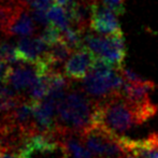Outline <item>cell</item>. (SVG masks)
<instances>
[{
	"label": "cell",
	"mask_w": 158,
	"mask_h": 158,
	"mask_svg": "<svg viewBox=\"0 0 158 158\" xmlns=\"http://www.w3.org/2000/svg\"><path fill=\"white\" fill-rule=\"evenodd\" d=\"M96 56L86 46L71 54L64 64V73L71 80H83L89 73Z\"/></svg>",
	"instance_id": "9c48e42d"
},
{
	"label": "cell",
	"mask_w": 158,
	"mask_h": 158,
	"mask_svg": "<svg viewBox=\"0 0 158 158\" xmlns=\"http://www.w3.org/2000/svg\"><path fill=\"white\" fill-rule=\"evenodd\" d=\"M0 60L8 64H22L17 56L16 46L6 41H0Z\"/></svg>",
	"instance_id": "e0dca14e"
},
{
	"label": "cell",
	"mask_w": 158,
	"mask_h": 158,
	"mask_svg": "<svg viewBox=\"0 0 158 158\" xmlns=\"http://www.w3.org/2000/svg\"><path fill=\"white\" fill-rule=\"evenodd\" d=\"M48 16L51 24L58 28L61 32L69 29L72 26L71 19L69 17V14L64 6H60L58 4H54L48 10Z\"/></svg>",
	"instance_id": "9a60e30c"
},
{
	"label": "cell",
	"mask_w": 158,
	"mask_h": 158,
	"mask_svg": "<svg viewBox=\"0 0 158 158\" xmlns=\"http://www.w3.org/2000/svg\"><path fill=\"white\" fill-rule=\"evenodd\" d=\"M97 102L82 89H70L57 106L55 133L73 132L81 135L95 125Z\"/></svg>",
	"instance_id": "7a4b0ae2"
},
{
	"label": "cell",
	"mask_w": 158,
	"mask_h": 158,
	"mask_svg": "<svg viewBox=\"0 0 158 158\" xmlns=\"http://www.w3.org/2000/svg\"><path fill=\"white\" fill-rule=\"evenodd\" d=\"M99 1L106 8L112 10L117 16L123 15L126 11L125 0H99Z\"/></svg>",
	"instance_id": "ac0fdd59"
},
{
	"label": "cell",
	"mask_w": 158,
	"mask_h": 158,
	"mask_svg": "<svg viewBox=\"0 0 158 158\" xmlns=\"http://www.w3.org/2000/svg\"><path fill=\"white\" fill-rule=\"evenodd\" d=\"M158 113V106L151 100L133 103L121 95L97 102L95 125L121 135L135 127L141 126Z\"/></svg>",
	"instance_id": "6da1fadb"
},
{
	"label": "cell",
	"mask_w": 158,
	"mask_h": 158,
	"mask_svg": "<svg viewBox=\"0 0 158 158\" xmlns=\"http://www.w3.org/2000/svg\"><path fill=\"white\" fill-rule=\"evenodd\" d=\"M11 131H12V129L6 125V122L3 119H0V135H8Z\"/></svg>",
	"instance_id": "603a6c76"
},
{
	"label": "cell",
	"mask_w": 158,
	"mask_h": 158,
	"mask_svg": "<svg viewBox=\"0 0 158 158\" xmlns=\"http://www.w3.org/2000/svg\"><path fill=\"white\" fill-rule=\"evenodd\" d=\"M84 46L96 57L104 59L115 68H124L127 50L123 31L106 35L87 33L84 35Z\"/></svg>",
	"instance_id": "3957f363"
},
{
	"label": "cell",
	"mask_w": 158,
	"mask_h": 158,
	"mask_svg": "<svg viewBox=\"0 0 158 158\" xmlns=\"http://www.w3.org/2000/svg\"><path fill=\"white\" fill-rule=\"evenodd\" d=\"M33 31H35V19L23 6L11 24L8 35L27 37Z\"/></svg>",
	"instance_id": "4fadbf2b"
},
{
	"label": "cell",
	"mask_w": 158,
	"mask_h": 158,
	"mask_svg": "<svg viewBox=\"0 0 158 158\" xmlns=\"http://www.w3.org/2000/svg\"><path fill=\"white\" fill-rule=\"evenodd\" d=\"M128 158H158V131L142 140H131L122 135Z\"/></svg>",
	"instance_id": "30bf717a"
},
{
	"label": "cell",
	"mask_w": 158,
	"mask_h": 158,
	"mask_svg": "<svg viewBox=\"0 0 158 158\" xmlns=\"http://www.w3.org/2000/svg\"><path fill=\"white\" fill-rule=\"evenodd\" d=\"M72 52L73 51L64 43L63 40L51 45L50 51H48V58H50L51 64H52L53 70L57 71V67L61 66L63 64H64V63L71 56Z\"/></svg>",
	"instance_id": "5bb4252c"
},
{
	"label": "cell",
	"mask_w": 158,
	"mask_h": 158,
	"mask_svg": "<svg viewBox=\"0 0 158 158\" xmlns=\"http://www.w3.org/2000/svg\"><path fill=\"white\" fill-rule=\"evenodd\" d=\"M51 45L40 37H23L16 44L17 56L22 64H35L44 59L48 54Z\"/></svg>",
	"instance_id": "52a82bcc"
},
{
	"label": "cell",
	"mask_w": 158,
	"mask_h": 158,
	"mask_svg": "<svg viewBox=\"0 0 158 158\" xmlns=\"http://www.w3.org/2000/svg\"><path fill=\"white\" fill-rule=\"evenodd\" d=\"M84 144L95 158H128L122 135L94 125L81 135Z\"/></svg>",
	"instance_id": "277c9868"
},
{
	"label": "cell",
	"mask_w": 158,
	"mask_h": 158,
	"mask_svg": "<svg viewBox=\"0 0 158 158\" xmlns=\"http://www.w3.org/2000/svg\"><path fill=\"white\" fill-rule=\"evenodd\" d=\"M89 27L98 35H114L122 32L117 15L101 3L99 0H92V15Z\"/></svg>",
	"instance_id": "8992f818"
},
{
	"label": "cell",
	"mask_w": 158,
	"mask_h": 158,
	"mask_svg": "<svg viewBox=\"0 0 158 158\" xmlns=\"http://www.w3.org/2000/svg\"><path fill=\"white\" fill-rule=\"evenodd\" d=\"M32 17H33V19H35V23H38L39 25L45 26V27H48V26L51 25V22L48 16V11L32 10Z\"/></svg>",
	"instance_id": "ffe728a7"
},
{
	"label": "cell",
	"mask_w": 158,
	"mask_h": 158,
	"mask_svg": "<svg viewBox=\"0 0 158 158\" xmlns=\"http://www.w3.org/2000/svg\"><path fill=\"white\" fill-rule=\"evenodd\" d=\"M124 82L125 80L119 69H114L106 74L89 71L83 79L82 90L94 101L102 102L121 95Z\"/></svg>",
	"instance_id": "5b68a950"
},
{
	"label": "cell",
	"mask_w": 158,
	"mask_h": 158,
	"mask_svg": "<svg viewBox=\"0 0 158 158\" xmlns=\"http://www.w3.org/2000/svg\"><path fill=\"white\" fill-rule=\"evenodd\" d=\"M50 74V73H48ZM48 74L39 73L37 79L29 87V99L32 101H42L48 94Z\"/></svg>",
	"instance_id": "2e32d148"
},
{
	"label": "cell",
	"mask_w": 158,
	"mask_h": 158,
	"mask_svg": "<svg viewBox=\"0 0 158 158\" xmlns=\"http://www.w3.org/2000/svg\"><path fill=\"white\" fill-rule=\"evenodd\" d=\"M11 70V66L6 61L0 60V84H6V80H8L9 73Z\"/></svg>",
	"instance_id": "7402d4cb"
},
{
	"label": "cell",
	"mask_w": 158,
	"mask_h": 158,
	"mask_svg": "<svg viewBox=\"0 0 158 158\" xmlns=\"http://www.w3.org/2000/svg\"><path fill=\"white\" fill-rule=\"evenodd\" d=\"M156 89V84L152 80H148L145 83L133 84L125 81L121 89V96L133 103L146 101L150 99V93Z\"/></svg>",
	"instance_id": "7c38bea8"
},
{
	"label": "cell",
	"mask_w": 158,
	"mask_h": 158,
	"mask_svg": "<svg viewBox=\"0 0 158 158\" xmlns=\"http://www.w3.org/2000/svg\"><path fill=\"white\" fill-rule=\"evenodd\" d=\"M121 73L123 75L124 80L129 83H133V84H141V83H145L148 81V79L141 77L140 74H138L137 72L132 71L131 69L128 68H122L121 69Z\"/></svg>",
	"instance_id": "d6986e66"
},
{
	"label": "cell",
	"mask_w": 158,
	"mask_h": 158,
	"mask_svg": "<svg viewBox=\"0 0 158 158\" xmlns=\"http://www.w3.org/2000/svg\"><path fill=\"white\" fill-rule=\"evenodd\" d=\"M0 158H21L19 154L11 152V151H2L0 152Z\"/></svg>",
	"instance_id": "cb8c5ba5"
},
{
	"label": "cell",
	"mask_w": 158,
	"mask_h": 158,
	"mask_svg": "<svg viewBox=\"0 0 158 158\" xmlns=\"http://www.w3.org/2000/svg\"><path fill=\"white\" fill-rule=\"evenodd\" d=\"M39 73L35 64H19L15 68L11 67L6 85H10L15 92L29 89Z\"/></svg>",
	"instance_id": "8fae6325"
},
{
	"label": "cell",
	"mask_w": 158,
	"mask_h": 158,
	"mask_svg": "<svg viewBox=\"0 0 158 158\" xmlns=\"http://www.w3.org/2000/svg\"><path fill=\"white\" fill-rule=\"evenodd\" d=\"M32 10H43L48 11L51 8L52 0H28Z\"/></svg>",
	"instance_id": "44dd1931"
},
{
	"label": "cell",
	"mask_w": 158,
	"mask_h": 158,
	"mask_svg": "<svg viewBox=\"0 0 158 158\" xmlns=\"http://www.w3.org/2000/svg\"><path fill=\"white\" fill-rule=\"evenodd\" d=\"M58 103L46 97L42 101H33V117L37 132H55Z\"/></svg>",
	"instance_id": "ba28073f"
}]
</instances>
